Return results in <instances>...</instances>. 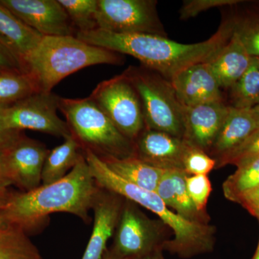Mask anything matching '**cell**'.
<instances>
[{"mask_svg":"<svg viewBox=\"0 0 259 259\" xmlns=\"http://www.w3.org/2000/svg\"><path fill=\"white\" fill-rule=\"evenodd\" d=\"M234 24L227 21L208 40L192 44H180L153 34H116L99 29L77 32L76 37L95 47L133 56L144 67L171 81L192 65L212 60L229 41Z\"/></svg>","mask_w":259,"mask_h":259,"instance_id":"1","label":"cell"},{"mask_svg":"<svg viewBox=\"0 0 259 259\" xmlns=\"http://www.w3.org/2000/svg\"><path fill=\"white\" fill-rule=\"evenodd\" d=\"M100 189L83 153L64 178L29 192L12 193L2 211L27 233L41 228L49 216L55 212L70 213L89 223V213Z\"/></svg>","mask_w":259,"mask_h":259,"instance_id":"2","label":"cell"},{"mask_svg":"<svg viewBox=\"0 0 259 259\" xmlns=\"http://www.w3.org/2000/svg\"><path fill=\"white\" fill-rule=\"evenodd\" d=\"M83 154L99 187L119 194L124 199L151 211L173 231V239L163 243V250H166L181 258H189L209 253L214 249V226L186 221L168 208L156 192L144 190L124 180L90 151H85Z\"/></svg>","mask_w":259,"mask_h":259,"instance_id":"3","label":"cell"},{"mask_svg":"<svg viewBox=\"0 0 259 259\" xmlns=\"http://www.w3.org/2000/svg\"><path fill=\"white\" fill-rule=\"evenodd\" d=\"M121 54L80 40L76 36H44L23 60L25 73L37 93H52L66 76L99 64H121Z\"/></svg>","mask_w":259,"mask_h":259,"instance_id":"4","label":"cell"},{"mask_svg":"<svg viewBox=\"0 0 259 259\" xmlns=\"http://www.w3.org/2000/svg\"><path fill=\"white\" fill-rule=\"evenodd\" d=\"M59 110L83 152L90 151L105 162L136 157L134 143L121 134L90 97H60Z\"/></svg>","mask_w":259,"mask_h":259,"instance_id":"5","label":"cell"},{"mask_svg":"<svg viewBox=\"0 0 259 259\" xmlns=\"http://www.w3.org/2000/svg\"><path fill=\"white\" fill-rule=\"evenodd\" d=\"M124 74L139 95L145 128L184 139L185 107L177 99L171 82L144 66H131Z\"/></svg>","mask_w":259,"mask_h":259,"instance_id":"6","label":"cell"},{"mask_svg":"<svg viewBox=\"0 0 259 259\" xmlns=\"http://www.w3.org/2000/svg\"><path fill=\"white\" fill-rule=\"evenodd\" d=\"M168 228L161 220L151 219L137 204L125 199L110 250L119 258L139 259L162 248L169 240Z\"/></svg>","mask_w":259,"mask_h":259,"instance_id":"7","label":"cell"},{"mask_svg":"<svg viewBox=\"0 0 259 259\" xmlns=\"http://www.w3.org/2000/svg\"><path fill=\"white\" fill-rule=\"evenodd\" d=\"M90 97L121 134L133 142L144 131L141 100L124 73L99 83Z\"/></svg>","mask_w":259,"mask_h":259,"instance_id":"8","label":"cell"},{"mask_svg":"<svg viewBox=\"0 0 259 259\" xmlns=\"http://www.w3.org/2000/svg\"><path fill=\"white\" fill-rule=\"evenodd\" d=\"M60 97L53 93H35L10 106L0 108L4 129L37 131L65 139L71 136L66 121L58 115Z\"/></svg>","mask_w":259,"mask_h":259,"instance_id":"9","label":"cell"},{"mask_svg":"<svg viewBox=\"0 0 259 259\" xmlns=\"http://www.w3.org/2000/svg\"><path fill=\"white\" fill-rule=\"evenodd\" d=\"M154 0H97L99 30L116 34L166 36Z\"/></svg>","mask_w":259,"mask_h":259,"instance_id":"10","label":"cell"},{"mask_svg":"<svg viewBox=\"0 0 259 259\" xmlns=\"http://www.w3.org/2000/svg\"><path fill=\"white\" fill-rule=\"evenodd\" d=\"M0 4L42 36L77 33L59 0H0Z\"/></svg>","mask_w":259,"mask_h":259,"instance_id":"11","label":"cell"},{"mask_svg":"<svg viewBox=\"0 0 259 259\" xmlns=\"http://www.w3.org/2000/svg\"><path fill=\"white\" fill-rule=\"evenodd\" d=\"M45 145L23 135L5 150L7 168L13 185L29 192L42 185V172L49 153Z\"/></svg>","mask_w":259,"mask_h":259,"instance_id":"12","label":"cell"},{"mask_svg":"<svg viewBox=\"0 0 259 259\" xmlns=\"http://www.w3.org/2000/svg\"><path fill=\"white\" fill-rule=\"evenodd\" d=\"M134 144L136 158L163 170H184V161L191 146L184 139L146 128Z\"/></svg>","mask_w":259,"mask_h":259,"instance_id":"13","label":"cell"},{"mask_svg":"<svg viewBox=\"0 0 259 259\" xmlns=\"http://www.w3.org/2000/svg\"><path fill=\"white\" fill-rule=\"evenodd\" d=\"M177 99L184 107L223 101L221 86L209 61L192 65L170 81Z\"/></svg>","mask_w":259,"mask_h":259,"instance_id":"14","label":"cell"},{"mask_svg":"<svg viewBox=\"0 0 259 259\" xmlns=\"http://www.w3.org/2000/svg\"><path fill=\"white\" fill-rule=\"evenodd\" d=\"M125 199L100 187L94 202L93 231L81 259H102L107 243L115 233Z\"/></svg>","mask_w":259,"mask_h":259,"instance_id":"15","label":"cell"},{"mask_svg":"<svg viewBox=\"0 0 259 259\" xmlns=\"http://www.w3.org/2000/svg\"><path fill=\"white\" fill-rule=\"evenodd\" d=\"M229 108L223 101L185 107L184 140L208 153Z\"/></svg>","mask_w":259,"mask_h":259,"instance_id":"16","label":"cell"},{"mask_svg":"<svg viewBox=\"0 0 259 259\" xmlns=\"http://www.w3.org/2000/svg\"><path fill=\"white\" fill-rule=\"evenodd\" d=\"M184 170H164L156 192L169 209H173L181 218L194 223L209 224L208 214L199 212L187 190Z\"/></svg>","mask_w":259,"mask_h":259,"instance_id":"17","label":"cell"},{"mask_svg":"<svg viewBox=\"0 0 259 259\" xmlns=\"http://www.w3.org/2000/svg\"><path fill=\"white\" fill-rule=\"evenodd\" d=\"M258 129L259 115L253 109H236L230 106L207 154L216 159L241 144Z\"/></svg>","mask_w":259,"mask_h":259,"instance_id":"18","label":"cell"},{"mask_svg":"<svg viewBox=\"0 0 259 259\" xmlns=\"http://www.w3.org/2000/svg\"><path fill=\"white\" fill-rule=\"evenodd\" d=\"M252 59L238 35L233 31L228 44L209 63L221 88L231 89L249 69Z\"/></svg>","mask_w":259,"mask_h":259,"instance_id":"19","label":"cell"},{"mask_svg":"<svg viewBox=\"0 0 259 259\" xmlns=\"http://www.w3.org/2000/svg\"><path fill=\"white\" fill-rule=\"evenodd\" d=\"M44 37L0 4V37L23 61Z\"/></svg>","mask_w":259,"mask_h":259,"instance_id":"20","label":"cell"},{"mask_svg":"<svg viewBox=\"0 0 259 259\" xmlns=\"http://www.w3.org/2000/svg\"><path fill=\"white\" fill-rule=\"evenodd\" d=\"M0 259H42L22 228L0 210Z\"/></svg>","mask_w":259,"mask_h":259,"instance_id":"21","label":"cell"},{"mask_svg":"<svg viewBox=\"0 0 259 259\" xmlns=\"http://www.w3.org/2000/svg\"><path fill=\"white\" fill-rule=\"evenodd\" d=\"M79 143L72 136L49 151L42 172V185H50L66 177L77 163L80 153Z\"/></svg>","mask_w":259,"mask_h":259,"instance_id":"22","label":"cell"},{"mask_svg":"<svg viewBox=\"0 0 259 259\" xmlns=\"http://www.w3.org/2000/svg\"><path fill=\"white\" fill-rule=\"evenodd\" d=\"M105 163L110 170L124 180L151 192H156L164 171L136 157L111 160Z\"/></svg>","mask_w":259,"mask_h":259,"instance_id":"23","label":"cell"},{"mask_svg":"<svg viewBox=\"0 0 259 259\" xmlns=\"http://www.w3.org/2000/svg\"><path fill=\"white\" fill-rule=\"evenodd\" d=\"M258 187L259 158L237 167L236 171L223 182V194L228 200L238 203L243 196Z\"/></svg>","mask_w":259,"mask_h":259,"instance_id":"24","label":"cell"},{"mask_svg":"<svg viewBox=\"0 0 259 259\" xmlns=\"http://www.w3.org/2000/svg\"><path fill=\"white\" fill-rule=\"evenodd\" d=\"M35 93V83L27 73L0 72V107L10 106Z\"/></svg>","mask_w":259,"mask_h":259,"instance_id":"25","label":"cell"},{"mask_svg":"<svg viewBox=\"0 0 259 259\" xmlns=\"http://www.w3.org/2000/svg\"><path fill=\"white\" fill-rule=\"evenodd\" d=\"M231 90V107L253 109L259 105V69L253 57L249 69Z\"/></svg>","mask_w":259,"mask_h":259,"instance_id":"26","label":"cell"},{"mask_svg":"<svg viewBox=\"0 0 259 259\" xmlns=\"http://www.w3.org/2000/svg\"><path fill=\"white\" fill-rule=\"evenodd\" d=\"M77 32L97 30V0H59Z\"/></svg>","mask_w":259,"mask_h":259,"instance_id":"27","label":"cell"},{"mask_svg":"<svg viewBox=\"0 0 259 259\" xmlns=\"http://www.w3.org/2000/svg\"><path fill=\"white\" fill-rule=\"evenodd\" d=\"M258 158L259 129L236 148L214 159L216 161L214 169L229 164L241 166Z\"/></svg>","mask_w":259,"mask_h":259,"instance_id":"28","label":"cell"},{"mask_svg":"<svg viewBox=\"0 0 259 259\" xmlns=\"http://www.w3.org/2000/svg\"><path fill=\"white\" fill-rule=\"evenodd\" d=\"M187 190L190 198L199 212L208 214L207 204L212 192V185L207 175H194L186 178Z\"/></svg>","mask_w":259,"mask_h":259,"instance_id":"29","label":"cell"},{"mask_svg":"<svg viewBox=\"0 0 259 259\" xmlns=\"http://www.w3.org/2000/svg\"><path fill=\"white\" fill-rule=\"evenodd\" d=\"M215 165V160L205 151L191 146L184 161V170L189 176L208 175Z\"/></svg>","mask_w":259,"mask_h":259,"instance_id":"30","label":"cell"},{"mask_svg":"<svg viewBox=\"0 0 259 259\" xmlns=\"http://www.w3.org/2000/svg\"><path fill=\"white\" fill-rule=\"evenodd\" d=\"M233 31L252 57H259V21L235 22Z\"/></svg>","mask_w":259,"mask_h":259,"instance_id":"31","label":"cell"},{"mask_svg":"<svg viewBox=\"0 0 259 259\" xmlns=\"http://www.w3.org/2000/svg\"><path fill=\"white\" fill-rule=\"evenodd\" d=\"M241 3L238 0H185L180 10V18L187 20L213 8H221Z\"/></svg>","mask_w":259,"mask_h":259,"instance_id":"32","label":"cell"},{"mask_svg":"<svg viewBox=\"0 0 259 259\" xmlns=\"http://www.w3.org/2000/svg\"><path fill=\"white\" fill-rule=\"evenodd\" d=\"M0 70L3 71L25 73L23 61L0 37Z\"/></svg>","mask_w":259,"mask_h":259,"instance_id":"33","label":"cell"},{"mask_svg":"<svg viewBox=\"0 0 259 259\" xmlns=\"http://www.w3.org/2000/svg\"><path fill=\"white\" fill-rule=\"evenodd\" d=\"M259 221V187L241 197L238 202Z\"/></svg>","mask_w":259,"mask_h":259,"instance_id":"34","label":"cell"},{"mask_svg":"<svg viewBox=\"0 0 259 259\" xmlns=\"http://www.w3.org/2000/svg\"><path fill=\"white\" fill-rule=\"evenodd\" d=\"M23 135V131H9V130L4 129L0 124V150L8 149L10 146H13Z\"/></svg>","mask_w":259,"mask_h":259,"instance_id":"35","label":"cell"},{"mask_svg":"<svg viewBox=\"0 0 259 259\" xmlns=\"http://www.w3.org/2000/svg\"><path fill=\"white\" fill-rule=\"evenodd\" d=\"M12 185L13 183L7 168L5 150H0V187L8 188V187Z\"/></svg>","mask_w":259,"mask_h":259,"instance_id":"36","label":"cell"},{"mask_svg":"<svg viewBox=\"0 0 259 259\" xmlns=\"http://www.w3.org/2000/svg\"><path fill=\"white\" fill-rule=\"evenodd\" d=\"M11 194V192L8 191V188L0 187V210L4 209L8 203Z\"/></svg>","mask_w":259,"mask_h":259,"instance_id":"37","label":"cell"},{"mask_svg":"<svg viewBox=\"0 0 259 259\" xmlns=\"http://www.w3.org/2000/svg\"><path fill=\"white\" fill-rule=\"evenodd\" d=\"M139 259H165L163 254V249L158 248V249L154 250L152 253L141 257Z\"/></svg>","mask_w":259,"mask_h":259,"instance_id":"38","label":"cell"},{"mask_svg":"<svg viewBox=\"0 0 259 259\" xmlns=\"http://www.w3.org/2000/svg\"><path fill=\"white\" fill-rule=\"evenodd\" d=\"M102 259H121L117 258V256H115V255L112 254L111 251L110 250H106L105 254H104L103 257H102Z\"/></svg>","mask_w":259,"mask_h":259,"instance_id":"39","label":"cell"},{"mask_svg":"<svg viewBox=\"0 0 259 259\" xmlns=\"http://www.w3.org/2000/svg\"><path fill=\"white\" fill-rule=\"evenodd\" d=\"M259 222V221H258ZM253 259H259V239H258V246H257L256 250H255V253L254 255H253Z\"/></svg>","mask_w":259,"mask_h":259,"instance_id":"40","label":"cell"},{"mask_svg":"<svg viewBox=\"0 0 259 259\" xmlns=\"http://www.w3.org/2000/svg\"><path fill=\"white\" fill-rule=\"evenodd\" d=\"M255 64H256L257 67L259 69V57H253Z\"/></svg>","mask_w":259,"mask_h":259,"instance_id":"41","label":"cell"},{"mask_svg":"<svg viewBox=\"0 0 259 259\" xmlns=\"http://www.w3.org/2000/svg\"><path fill=\"white\" fill-rule=\"evenodd\" d=\"M253 110H255V112H257V113L259 115V105H257L256 107H255L254 108H253Z\"/></svg>","mask_w":259,"mask_h":259,"instance_id":"42","label":"cell"},{"mask_svg":"<svg viewBox=\"0 0 259 259\" xmlns=\"http://www.w3.org/2000/svg\"><path fill=\"white\" fill-rule=\"evenodd\" d=\"M1 71H1V70H0V72H1Z\"/></svg>","mask_w":259,"mask_h":259,"instance_id":"43","label":"cell"}]
</instances>
